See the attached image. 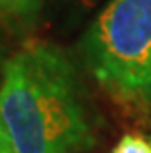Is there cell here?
Here are the masks:
<instances>
[{
    "label": "cell",
    "mask_w": 151,
    "mask_h": 153,
    "mask_svg": "<svg viewBox=\"0 0 151 153\" xmlns=\"http://www.w3.org/2000/svg\"><path fill=\"white\" fill-rule=\"evenodd\" d=\"M0 120L15 153H82L95 144V124L69 56L31 40L2 64Z\"/></svg>",
    "instance_id": "cell-1"
},
{
    "label": "cell",
    "mask_w": 151,
    "mask_h": 153,
    "mask_svg": "<svg viewBox=\"0 0 151 153\" xmlns=\"http://www.w3.org/2000/svg\"><path fill=\"white\" fill-rule=\"evenodd\" d=\"M80 55L117 106L151 109V0H107L82 36Z\"/></svg>",
    "instance_id": "cell-2"
},
{
    "label": "cell",
    "mask_w": 151,
    "mask_h": 153,
    "mask_svg": "<svg viewBox=\"0 0 151 153\" xmlns=\"http://www.w3.org/2000/svg\"><path fill=\"white\" fill-rule=\"evenodd\" d=\"M46 0H0V26L11 31L35 27Z\"/></svg>",
    "instance_id": "cell-3"
},
{
    "label": "cell",
    "mask_w": 151,
    "mask_h": 153,
    "mask_svg": "<svg viewBox=\"0 0 151 153\" xmlns=\"http://www.w3.org/2000/svg\"><path fill=\"white\" fill-rule=\"evenodd\" d=\"M109 153H151V137L142 133H126Z\"/></svg>",
    "instance_id": "cell-4"
},
{
    "label": "cell",
    "mask_w": 151,
    "mask_h": 153,
    "mask_svg": "<svg viewBox=\"0 0 151 153\" xmlns=\"http://www.w3.org/2000/svg\"><path fill=\"white\" fill-rule=\"evenodd\" d=\"M0 153H15L13 144H11V139L7 135V131H6L2 120H0Z\"/></svg>",
    "instance_id": "cell-5"
},
{
    "label": "cell",
    "mask_w": 151,
    "mask_h": 153,
    "mask_svg": "<svg viewBox=\"0 0 151 153\" xmlns=\"http://www.w3.org/2000/svg\"><path fill=\"white\" fill-rule=\"evenodd\" d=\"M75 2H77L78 6H82V7H86V9H89V7L95 6L98 0H75Z\"/></svg>",
    "instance_id": "cell-6"
},
{
    "label": "cell",
    "mask_w": 151,
    "mask_h": 153,
    "mask_svg": "<svg viewBox=\"0 0 151 153\" xmlns=\"http://www.w3.org/2000/svg\"><path fill=\"white\" fill-rule=\"evenodd\" d=\"M0 82H2V73H0Z\"/></svg>",
    "instance_id": "cell-7"
}]
</instances>
